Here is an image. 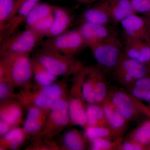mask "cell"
<instances>
[{
	"label": "cell",
	"mask_w": 150,
	"mask_h": 150,
	"mask_svg": "<svg viewBox=\"0 0 150 150\" xmlns=\"http://www.w3.org/2000/svg\"><path fill=\"white\" fill-rule=\"evenodd\" d=\"M33 77L32 60L29 53L11 54L1 56L0 81H5L14 89L30 85Z\"/></svg>",
	"instance_id": "6da1fadb"
},
{
	"label": "cell",
	"mask_w": 150,
	"mask_h": 150,
	"mask_svg": "<svg viewBox=\"0 0 150 150\" xmlns=\"http://www.w3.org/2000/svg\"><path fill=\"white\" fill-rule=\"evenodd\" d=\"M67 85L64 83H54L46 86L31 85L24 88L14 98L26 108L36 107L50 109L54 103L67 95Z\"/></svg>",
	"instance_id": "7a4b0ae2"
},
{
	"label": "cell",
	"mask_w": 150,
	"mask_h": 150,
	"mask_svg": "<svg viewBox=\"0 0 150 150\" xmlns=\"http://www.w3.org/2000/svg\"><path fill=\"white\" fill-rule=\"evenodd\" d=\"M35 58L50 73L57 77L75 75L83 67L73 56L65 55L43 45Z\"/></svg>",
	"instance_id": "3957f363"
},
{
	"label": "cell",
	"mask_w": 150,
	"mask_h": 150,
	"mask_svg": "<svg viewBox=\"0 0 150 150\" xmlns=\"http://www.w3.org/2000/svg\"><path fill=\"white\" fill-rule=\"evenodd\" d=\"M68 96L67 95L63 97L51 108L43 129L34 136L35 141L51 139L71 123L69 113Z\"/></svg>",
	"instance_id": "277c9868"
},
{
	"label": "cell",
	"mask_w": 150,
	"mask_h": 150,
	"mask_svg": "<svg viewBox=\"0 0 150 150\" xmlns=\"http://www.w3.org/2000/svg\"><path fill=\"white\" fill-rule=\"evenodd\" d=\"M83 67L74 75L71 88L69 93V113L71 122L85 129L88 126L86 116L87 103L82 93V86L86 72Z\"/></svg>",
	"instance_id": "5b68a950"
},
{
	"label": "cell",
	"mask_w": 150,
	"mask_h": 150,
	"mask_svg": "<svg viewBox=\"0 0 150 150\" xmlns=\"http://www.w3.org/2000/svg\"><path fill=\"white\" fill-rule=\"evenodd\" d=\"M90 48L98 65L107 71H113L123 56L121 42L115 32L110 33L107 38Z\"/></svg>",
	"instance_id": "8992f818"
},
{
	"label": "cell",
	"mask_w": 150,
	"mask_h": 150,
	"mask_svg": "<svg viewBox=\"0 0 150 150\" xmlns=\"http://www.w3.org/2000/svg\"><path fill=\"white\" fill-rule=\"evenodd\" d=\"M108 97L121 114L128 121L137 119L141 114L150 117V108L127 90L116 89L109 93Z\"/></svg>",
	"instance_id": "52a82bcc"
},
{
	"label": "cell",
	"mask_w": 150,
	"mask_h": 150,
	"mask_svg": "<svg viewBox=\"0 0 150 150\" xmlns=\"http://www.w3.org/2000/svg\"><path fill=\"white\" fill-rule=\"evenodd\" d=\"M42 38L32 30H26L3 40L1 44V56L11 54L30 53Z\"/></svg>",
	"instance_id": "ba28073f"
},
{
	"label": "cell",
	"mask_w": 150,
	"mask_h": 150,
	"mask_svg": "<svg viewBox=\"0 0 150 150\" xmlns=\"http://www.w3.org/2000/svg\"><path fill=\"white\" fill-rule=\"evenodd\" d=\"M113 71L118 82L126 87L132 86L139 79L149 74L147 65L129 59L125 55H123Z\"/></svg>",
	"instance_id": "9c48e42d"
},
{
	"label": "cell",
	"mask_w": 150,
	"mask_h": 150,
	"mask_svg": "<svg viewBox=\"0 0 150 150\" xmlns=\"http://www.w3.org/2000/svg\"><path fill=\"white\" fill-rule=\"evenodd\" d=\"M43 45L62 54L73 56L86 46L85 41L79 30H72L46 40Z\"/></svg>",
	"instance_id": "30bf717a"
},
{
	"label": "cell",
	"mask_w": 150,
	"mask_h": 150,
	"mask_svg": "<svg viewBox=\"0 0 150 150\" xmlns=\"http://www.w3.org/2000/svg\"><path fill=\"white\" fill-rule=\"evenodd\" d=\"M125 55L140 64H150V40L126 39Z\"/></svg>",
	"instance_id": "8fae6325"
},
{
	"label": "cell",
	"mask_w": 150,
	"mask_h": 150,
	"mask_svg": "<svg viewBox=\"0 0 150 150\" xmlns=\"http://www.w3.org/2000/svg\"><path fill=\"white\" fill-rule=\"evenodd\" d=\"M121 23L126 39L150 40L145 20L136 14L124 19Z\"/></svg>",
	"instance_id": "7c38bea8"
},
{
	"label": "cell",
	"mask_w": 150,
	"mask_h": 150,
	"mask_svg": "<svg viewBox=\"0 0 150 150\" xmlns=\"http://www.w3.org/2000/svg\"><path fill=\"white\" fill-rule=\"evenodd\" d=\"M101 105L108 126L121 137L126 131L129 121L123 117L109 97Z\"/></svg>",
	"instance_id": "4fadbf2b"
},
{
	"label": "cell",
	"mask_w": 150,
	"mask_h": 150,
	"mask_svg": "<svg viewBox=\"0 0 150 150\" xmlns=\"http://www.w3.org/2000/svg\"><path fill=\"white\" fill-rule=\"evenodd\" d=\"M27 109V117L23 124V129L28 136H35L43 129L51 109L31 107Z\"/></svg>",
	"instance_id": "5bb4252c"
},
{
	"label": "cell",
	"mask_w": 150,
	"mask_h": 150,
	"mask_svg": "<svg viewBox=\"0 0 150 150\" xmlns=\"http://www.w3.org/2000/svg\"><path fill=\"white\" fill-rule=\"evenodd\" d=\"M22 105L16 99H8L1 102L0 120L17 127L22 122Z\"/></svg>",
	"instance_id": "9a60e30c"
},
{
	"label": "cell",
	"mask_w": 150,
	"mask_h": 150,
	"mask_svg": "<svg viewBox=\"0 0 150 150\" xmlns=\"http://www.w3.org/2000/svg\"><path fill=\"white\" fill-rule=\"evenodd\" d=\"M79 30L83 38L86 45L89 47L104 40L110 33L105 25L87 22L82 25Z\"/></svg>",
	"instance_id": "2e32d148"
},
{
	"label": "cell",
	"mask_w": 150,
	"mask_h": 150,
	"mask_svg": "<svg viewBox=\"0 0 150 150\" xmlns=\"http://www.w3.org/2000/svg\"><path fill=\"white\" fill-rule=\"evenodd\" d=\"M39 0H25L20 7L18 11L13 18L8 23L4 32L1 35L2 40L11 36L18 26L26 21L28 16L33 8L37 4Z\"/></svg>",
	"instance_id": "e0dca14e"
},
{
	"label": "cell",
	"mask_w": 150,
	"mask_h": 150,
	"mask_svg": "<svg viewBox=\"0 0 150 150\" xmlns=\"http://www.w3.org/2000/svg\"><path fill=\"white\" fill-rule=\"evenodd\" d=\"M83 18L85 22L105 25L110 20L108 0L86 11Z\"/></svg>",
	"instance_id": "ac0fdd59"
},
{
	"label": "cell",
	"mask_w": 150,
	"mask_h": 150,
	"mask_svg": "<svg viewBox=\"0 0 150 150\" xmlns=\"http://www.w3.org/2000/svg\"><path fill=\"white\" fill-rule=\"evenodd\" d=\"M23 128L15 127L0 139V149L15 150L18 149L28 138Z\"/></svg>",
	"instance_id": "d6986e66"
},
{
	"label": "cell",
	"mask_w": 150,
	"mask_h": 150,
	"mask_svg": "<svg viewBox=\"0 0 150 150\" xmlns=\"http://www.w3.org/2000/svg\"><path fill=\"white\" fill-rule=\"evenodd\" d=\"M110 19L121 23L124 19L136 13L131 0H108Z\"/></svg>",
	"instance_id": "ffe728a7"
},
{
	"label": "cell",
	"mask_w": 150,
	"mask_h": 150,
	"mask_svg": "<svg viewBox=\"0 0 150 150\" xmlns=\"http://www.w3.org/2000/svg\"><path fill=\"white\" fill-rule=\"evenodd\" d=\"M54 24L48 35L52 37L64 33L72 21L69 13L61 8L54 7Z\"/></svg>",
	"instance_id": "44dd1931"
},
{
	"label": "cell",
	"mask_w": 150,
	"mask_h": 150,
	"mask_svg": "<svg viewBox=\"0 0 150 150\" xmlns=\"http://www.w3.org/2000/svg\"><path fill=\"white\" fill-rule=\"evenodd\" d=\"M33 77L37 85L46 86L54 83L57 76L50 73L36 58L32 60Z\"/></svg>",
	"instance_id": "7402d4cb"
},
{
	"label": "cell",
	"mask_w": 150,
	"mask_h": 150,
	"mask_svg": "<svg viewBox=\"0 0 150 150\" xmlns=\"http://www.w3.org/2000/svg\"><path fill=\"white\" fill-rule=\"evenodd\" d=\"M86 116L88 126H108L101 105L87 104Z\"/></svg>",
	"instance_id": "603a6c76"
},
{
	"label": "cell",
	"mask_w": 150,
	"mask_h": 150,
	"mask_svg": "<svg viewBox=\"0 0 150 150\" xmlns=\"http://www.w3.org/2000/svg\"><path fill=\"white\" fill-rule=\"evenodd\" d=\"M94 86L96 103L101 105L108 98L110 92L102 71L96 67H94Z\"/></svg>",
	"instance_id": "cb8c5ba5"
},
{
	"label": "cell",
	"mask_w": 150,
	"mask_h": 150,
	"mask_svg": "<svg viewBox=\"0 0 150 150\" xmlns=\"http://www.w3.org/2000/svg\"><path fill=\"white\" fill-rule=\"evenodd\" d=\"M63 140L64 144L68 149L83 150L85 149L87 139L84 135L76 129L67 132Z\"/></svg>",
	"instance_id": "d4e9b609"
},
{
	"label": "cell",
	"mask_w": 150,
	"mask_h": 150,
	"mask_svg": "<svg viewBox=\"0 0 150 150\" xmlns=\"http://www.w3.org/2000/svg\"><path fill=\"white\" fill-rule=\"evenodd\" d=\"M82 93L87 104L96 103L94 86V67H87L82 86Z\"/></svg>",
	"instance_id": "484cf974"
},
{
	"label": "cell",
	"mask_w": 150,
	"mask_h": 150,
	"mask_svg": "<svg viewBox=\"0 0 150 150\" xmlns=\"http://www.w3.org/2000/svg\"><path fill=\"white\" fill-rule=\"evenodd\" d=\"M129 140L146 147L150 145V120L134 129L129 135Z\"/></svg>",
	"instance_id": "4316f807"
},
{
	"label": "cell",
	"mask_w": 150,
	"mask_h": 150,
	"mask_svg": "<svg viewBox=\"0 0 150 150\" xmlns=\"http://www.w3.org/2000/svg\"><path fill=\"white\" fill-rule=\"evenodd\" d=\"M84 129V136L89 142L97 138L111 139L120 137L108 126H88Z\"/></svg>",
	"instance_id": "83f0119b"
},
{
	"label": "cell",
	"mask_w": 150,
	"mask_h": 150,
	"mask_svg": "<svg viewBox=\"0 0 150 150\" xmlns=\"http://www.w3.org/2000/svg\"><path fill=\"white\" fill-rule=\"evenodd\" d=\"M16 3L14 0H0V32L4 30L7 24L15 15Z\"/></svg>",
	"instance_id": "f1b7e54d"
},
{
	"label": "cell",
	"mask_w": 150,
	"mask_h": 150,
	"mask_svg": "<svg viewBox=\"0 0 150 150\" xmlns=\"http://www.w3.org/2000/svg\"><path fill=\"white\" fill-rule=\"evenodd\" d=\"M54 11L45 17L38 20L31 26L26 28L32 30L41 38L49 35L54 22Z\"/></svg>",
	"instance_id": "f546056e"
},
{
	"label": "cell",
	"mask_w": 150,
	"mask_h": 150,
	"mask_svg": "<svg viewBox=\"0 0 150 150\" xmlns=\"http://www.w3.org/2000/svg\"><path fill=\"white\" fill-rule=\"evenodd\" d=\"M54 9V7L46 4L36 5L30 12L26 18V28L30 27L38 20L53 13Z\"/></svg>",
	"instance_id": "4dcf8cb0"
},
{
	"label": "cell",
	"mask_w": 150,
	"mask_h": 150,
	"mask_svg": "<svg viewBox=\"0 0 150 150\" xmlns=\"http://www.w3.org/2000/svg\"><path fill=\"white\" fill-rule=\"evenodd\" d=\"M122 141L121 137L113 141L107 138H97L90 141L91 149L92 150H117Z\"/></svg>",
	"instance_id": "1f68e13d"
},
{
	"label": "cell",
	"mask_w": 150,
	"mask_h": 150,
	"mask_svg": "<svg viewBox=\"0 0 150 150\" xmlns=\"http://www.w3.org/2000/svg\"><path fill=\"white\" fill-rule=\"evenodd\" d=\"M14 88L5 81H0V100L1 102L14 98Z\"/></svg>",
	"instance_id": "d6a6232c"
},
{
	"label": "cell",
	"mask_w": 150,
	"mask_h": 150,
	"mask_svg": "<svg viewBox=\"0 0 150 150\" xmlns=\"http://www.w3.org/2000/svg\"><path fill=\"white\" fill-rule=\"evenodd\" d=\"M127 90L137 99L150 103V90L142 89L131 86L127 87Z\"/></svg>",
	"instance_id": "836d02e7"
},
{
	"label": "cell",
	"mask_w": 150,
	"mask_h": 150,
	"mask_svg": "<svg viewBox=\"0 0 150 150\" xmlns=\"http://www.w3.org/2000/svg\"><path fill=\"white\" fill-rule=\"evenodd\" d=\"M135 13H147L150 11V0H131Z\"/></svg>",
	"instance_id": "e575fe53"
},
{
	"label": "cell",
	"mask_w": 150,
	"mask_h": 150,
	"mask_svg": "<svg viewBox=\"0 0 150 150\" xmlns=\"http://www.w3.org/2000/svg\"><path fill=\"white\" fill-rule=\"evenodd\" d=\"M146 150V147L129 140L125 142L122 141L117 149V150Z\"/></svg>",
	"instance_id": "d590c367"
},
{
	"label": "cell",
	"mask_w": 150,
	"mask_h": 150,
	"mask_svg": "<svg viewBox=\"0 0 150 150\" xmlns=\"http://www.w3.org/2000/svg\"><path fill=\"white\" fill-rule=\"evenodd\" d=\"M131 86L142 89L150 90V75L139 79Z\"/></svg>",
	"instance_id": "8d00e7d4"
},
{
	"label": "cell",
	"mask_w": 150,
	"mask_h": 150,
	"mask_svg": "<svg viewBox=\"0 0 150 150\" xmlns=\"http://www.w3.org/2000/svg\"><path fill=\"white\" fill-rule=\"evenodd\" d=\"M15 127H16L0 120V136L2 137Z\"/></svg>",
	"instance_id": "74e56055"
},
{
	"label": "cell",
	"mask_w": 150,
	"mask_h": 150,
	"mask_svg": "<svg viewBox=\"0 0 150 150\" xmlns=\"http://www.w3.org/2000/svg\"><path fill=\"white\" fill-rule=\"evenodd\" d=\"M24 1L25 0H18V1H17V4H18V6H21L22 4Z\"/></svg>",
	"instance_id": "f35d334b"
},
{
	"label": "cell",
	"mask_w": 150,
	"mask_h": 150,
	"mask_svg": "<svg viewBox=\"0 0 150 150\" xmlns=\"http://www.w3.org/2000/svg\"><path fill=\"white\" fill-rule=\"evenodd\" d=\"M91 0H79L80 2L81 3H85Z\"/></svg>",
	"instance_id": "ab89813d"
},
{
	"label": "cell",
	"mask_w": 150,
	"mask_h": 150,
	"mask_svg": "<svg viewBox=\"0 0 150 150\" xmlns=\"http://www.w3.org/2000/svg\"><path fill=\"white\" fill-rule=\"evenodd\" d=\"M148 68H149V74H150V64L149 65H148Z\"/></svg>",
	"instance_id": "60d3db41"
},
{
	"label": "cell",
	"mask_w": 150,
	"mask_h": 150,
	"mask_svg": "<svg viewBox=\"0 0 150 150\" xmlns=\"http://www.w3.org/2000/svg\"><path fill=\"white\" fill-rule=\"evenodd\" d=\"M149 108H150V107Z\"/></svg>",
	"instance_id": "b9f144b4"
}]
</instances>
